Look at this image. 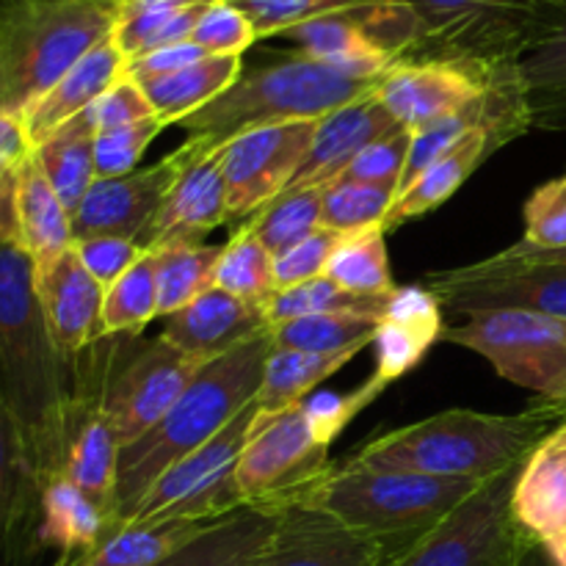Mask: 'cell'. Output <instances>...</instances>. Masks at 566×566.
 I'll use <instances>...</instances> for the list:
<instances>
[{
    "mask_svg": "<svg viewBox=\"0 0 566 566\" xmlns=\"http://www.w3.org/2000/svg\"><path fill=\"white\" fill-rule=\"evenodd\" d=\"M191 42L208 55H243L258 42V31L241 9L227 0H216L199 20Z\"/></svg>",
    "mask_w": 566,
    "mask_h": 566,
    "instance_id": "50",
    "label": "cell"
},
{
    "mask_svg": "<svg viewBox=\"0 0 566 566\" xmlns=\"http://www.w3.org/2000/svg\"><path fill=\"white\" fill-rule=\"evenodd\" d=\"M387 387L370 376L352 392L307 396L296 407L276 415H260L235 468V481L247 506L274 509L324 475L332 442L340 431L376 401Z\"/></svg>",
    "mask_w": 566,
    "mask_h": 566,
    "instance_id": "7",
    "label": "cell"
},
{
    "mask_svg": "<svg viewBox=\"0 0 566 566\" xmlns=\"http://www.w3.org/2000/svg\"><path fill=\"white\" fill-rule=\"evenodd\" d=\"M503 263H523V265H558V269H566V249L562 252H539V249H528L523 243H512L509 249L495 254Z\"/></svg>",
    "mask_w": 566,
    "mask_h": 566,
    "instance_id": "56",
    "label": "cell"
},
{
    "mask_svg": "<svg viewBox=\"0 0 566 566\" xmlns=\"http://www.w3.org/2000/svg\"><path fill=\"white\" fill-rule=\"evenodd\" d=\"M420 285L429 287L442 307L459 315L525 310L566 318V269L558 265L503 263L492 254L459 269L431 271Z\"/></svg>",
    "mask_w": 566,
    "mask_h": 566,
    "instance_id": "14",
    "label": "cell"
},
{
    "mask_svg": "<svg viewBox=\"0 0 566 566\" xmlns=\"http://www.w3.org/2000/svg\"><path fill=\"white\" fill-rule=\"evenodd\" d=\"M379 321V315L365 313L304 315V318L271 326V337H274L276 348L337 354L348 352V348H368L376 340Z\"/></svg>",
    "mask_w": 566,
    "mask_h": 566,
    "instance_id": "38",
    "label": "cell"
},
{
    "mask_svg": "<svg viewBox=\"0 0 566 566\" xmlns=\"http://www.w3.org/2000/svg\"><path fill=\"white\" fill-rule=\"evenodd\" d=\"M501 147H506V144H503L495 133H473L462 147H457L453 153H448L446 158L437 160V164L431 166V169H426L407 191H401L392 199L381 227H385V230H396V227L420 219V216L431 213L434 208L446 205L448 199L470 180V175Z\"/></svg>",
    "mask_w": 566,
    "mask_h": 566,
    "instance_id": "29",
    "label": "cell"
},
{
    "mask_svg": "<svg viewBox=\"0 0 566 566\" xmlns=\"http://www.w3.org/2000/svg\"><path fill=\"white\" fill-rule=\"evenodd\" d=\"M525 232L520 243L539 252L566 249V175L545 182L528 197L523 210Z\"/></svg>",
    "mask_w": 566,
    "mask_h": 566,
    "instance_id": "47",
    "label": "cell"
},
{
    "mask_svg": "<svg viewBox=\"0 0 566 566\" xmlns=\"http://www.w3.org/2000/svg\"><path fill=\"white\" fill-rule=\"evenodd\" d=\"M216 0H193L186 6H169V9H125L114 39L122 53L127 55V61L166 48V44L188 42L202 14Z\"/></svg>",
    "mask_w": 566,
    "mask_h": 566,
    "instance_id": "41",
    "label": "cell"
},
{
    "mask_svg": "<svg viewBox=\"0 0 566 566\" xmlns=\"http://www.w3.org/2000/svg\"><path fill=\"white\" fill-rule=\"evenodd\" d=\"M127 0H0V114L20 116L114 36Z\"/></svg>",
    "mask_w": 566,
    "mask_h": 566,
    "instance_id": "5",
    "label": "cell"
},
{
    "mask_svg": "<svg viewBox=\"0 0 566 566\" xmlns=\"http://www.w3.org/2000/svg\"><path fill=\"white\" fill-rule=\"evenodd\" d=\"M216 523V520H213ZM213 523L199 520H147V523H127L114 528L88 556L83 566H158L175 553H180L188 542L197 539Z\"/></svg>",
    "mask_w": 566,
    "mask_h": 566,
    "instance_id": "33",
    "label": "cell"
},
{
    "mask_svg": "<svg viewBox=\"0 0 566 566\" xmlns=\"http://www.w3.org/2000/svg\"><path fill=\"white\" fill-rule=\"evenodd\" d=\"M208 59L202 48L197 42H177V44H166V48L153 50V53H144L138 59L127 61V75L133 81H149V77H160V75H171L177 70H186V66L197 64V61Z\"/></svg>",
    "mask_w": 566,
    "mask_h": 566,
    "instance_id": "54",
    "label": "cell"
},
{
    "mask_svg": "<svg viewBox=\"0 0 566 566\" xmlns=\"http://www.w3.org/2000/svg\"><path fill=\"white\" fill-rule=\"evenodd\" d=\"M442 340L475 352L506 381L566 407V318L486 310L446 326Z\"/></svg>",
    "mask_w": 566,
    "mask_h": 566,
    "instance_id": "10",
    "label": "cell"
},
{
    "mask_svg": "<svg viewBox=\"0 0 566 566\" xmlns=\"http://www.w3.org/2000/svg\"><path fill=\"white\" fill-rule=\"evenodd\" d=\"M193 0H127L125 9H169V6H186Z\"/></svg>",
    "mask_w": 566,
    "mask_h": 566,
    "instance_id": "59",
    "label": "cell"
},
{
    "mask_svg": "<svg viewBox=\"0 0 566 566\" xmlns=\"http://www.w3.org/2000/svg\"><path fill=\"white\" fill-rule=\"evenodd\" d=\"M409 144H412V133L398 127V130L387 133V136L368 144V147H365L363 153L335 177V180L370 182V186H385L398 193L403 169H407ZM326 186H329V182H326Z\"/></svg>",
    "mask_w": 566,
    "mask_h": 566,
    "instance_id": "48",
    "label": "cell"
},
{
    "mask_svg": "<svg viewBox=\"0 0 566 566\" xmlns=\"http://www.w3.org/2000/svg\"><path fill=\"white\" fill-rule=\"evenodd\" d=\"M442 304L423 285L396 287L390 307L376 329V370L374 379L392 385L409 370L418 368L429 348L446 335Z\"/></svg>",
    "mask_w": 566,
    "mask_h": 566,
    "instance_id": "23",
    "label": "cell"
},
{
    "mask_svg": "<svg viewBox=\"0 0 566 566\" xmlns=\"http://www.w3.org/2000/svg\"><path fill=\"white\" fill-rule=\"evenodd\" d=\"M512 506L536 542L551 539L566 525V420L525 459Z\"/></svg>",
    "mask_w": 566,
    "mask_h": 566,
    "instance_id": "25",
    "label": "cell"
},
{
    "mask_svg": "<svg viewBox=\"0 0 566 566\" xmlns=\"http://www.w3.org/2000/svg\"><path fill=\"white\" fill-rule=\"evenodd\" d=\"M180 147L147 169L125 177H97L81 208L72 213V238H130L138 241L158 213L166 191L180 171Z\"/></svg>",
    "mask_w": 566,
    "mask_h": 566,
    "instance_id": "18",
    "label": "cell"
},
{
    "mask_svg": "<svg viewBox=\"0 0 566 566\" xmlns=\"http://www.w3.org/2000/svg\"><path fill=\"white\" fill-rule=\"evenodd\" d=\"M387 230L381 224L343 235L326 263L324 276L359 296H390L396 291L387 260Z\"/></svg>",
    "mask_w": 566,
    "mask_h": 566,
    "instance_id": "37",
    "label": "cell"
},
{
    "mask_svg": "<svg viewBox=\"0 0 566 566\" xmlns=\"http://www.w3.org/2000/svg\"><path fill=\"white\" fill-rule=\"evenodd\" d=\"M280 512L265 506H243L216 520L210 528L180 553L158 566H254L269 545Z\"/></svg>",
    "mask_w": 566,
    "mask_h": 566,
    "instance_id": "30",
    "label": "cell"
},
{
    "mask_svg": "<svg viewBox=\"0 0 566 566\" xmlns=\"http://www.w3.org/2000/svg\"><path fill=\"white\" fill-rule=\"evenodd\" d=\"M75 252L81 263L86 265L88 274L108 291L119 276H125L147 254V249L138 241H130V238L99 235L75 241Z\"/></svg>",
    "mask_w": 566,
    "mask_h": 566,
    "instance_id": "52",
    "label": "cell"
},
{
    "mask_svg": "<svg viewBox=\"0 0 566 566\" xmlns=\"http://www.w3.org/2000/svg\"><path fill=\"white\" fill-rule=\"evenodd\" d=\"M153 318H158V276L155 252L147 249V254L105 291L103 337H138Z\"/></svg>",
    "mask_w": 566,
    "mask_h": 566,
    "instance_id": "43",
    "label": "cell"
},
{
    "mask_svg": "<svg viewBox=\"0 0 566 566\" xmlns=\"http://www.w3.org/2000/svg\"><path fill=\"white\" fill-rule=\"evenodd\" d=\"M33 153L20 116L0 114V191L14 180L22 160Z\"/></svg>",
    "mask_w": 566,
    "mask_h": 566,
    "instance_id": "55",
    "label": "cell"
},
{
    "mask_svg": "<svg viewBox=\"0 0 566 566\" xmlns=\"http://www.w3.org/2000/svg\"><path fill=\"white\" fill-rule=\"evenodd\" d=\"M282 36L296 42L298 53L359 81H379L396 64V59L368 36L354 14L321 17L291 28Z\"/></svg>",
    "mask_w": 566,
    "mask_h": 566,
    "instance_id": "28",
    "label": "cell"
},
{
    "mask_svg": "<svg viewBox=\"0 0 566 566\" xmlns=\"http://www.w3.org/2000/svg\"><path fill=\"white\" fill-rule=\"evenodd\" d=\"M241 72L243 55H208V59L186 66V70L171 72V75L142 81V88L153 105L155 116L169 127L180 125L182 119L213 103L219 94H224L238 81Z\"/></svg>",
    "mask_w": 566,
    "mask_h": 566,
    "instance_id": "31",
    "label": "cell"
},
{
    "mask_svg": "<svg viewBox=\"0 0 566 566\" xmlns=\"http://www.w3.org/2000/svg\"><path fill=\"white\" fill-rule=\"evenodd\" d=\"M14 188L17 175L9 186L0 191V241H17V213H14ZM20 243V241H17Z\"/></svg>",
    "mask_w": 566,
    "mask_h": 566,
    "instance_id": "57",
    "label": "cell"
},
{
    "mask_svg": "<svg viewBox=\"0 0 566 566\" xmlns=\"http://www.w3.org/2000/svg\"><path fill=\"white\" fill-rule=\"evenodd\" d=\"M321 197L324 188H304V191L285 193L274 199L269 208L247 221L258 241L274 254V260L291 247H296L302 238L313 235L321 227Z\"/></svg>",
    "mask_w": 566,
    "mask_h": 566,
    "instance_id": "44",
    "label": "cell"
},
{
    "mask_svg": "<svg viewBox=\"0 0 566 566\" xmlns=\"http://www.w3.org/2000/svg\"><path fill=\"white\" fill-rule=\"evenodd\" d=\"M481 484L484 481L368 468L352 457L287 495L276 512L287 506L318 509L379 542L392 562L446 523Z\"/></svg>",
    "mask_w": 566,
    "mask_h": 566,
    "instance_id": "4",
    "label": "cell"
},
{
    "mask_svg": "<svg viewBox=\"0 0 566 566\" xmlns=\"http://www.w3.org/2000/svg\"><path fill=\"white\" fill-rule=\"evenodd\" d=\"M392 199H396L392 188L332 180L329 186H324V197H321V227H329L340 235H352L365 227L381 224Z\"/></svg>",
    "mask_w": 566,
    "mask_h": 566,
    "instance_id": "45",
    "label": "cell"
},
{
    "mask_svg": "<svg viewBox=\"0 0 566 566\" xmlns=\"http://www.w3.org/2000/svg\"><path fill=\"white\" fill-rule=\"evenodd\" d=\"M122 442L111 426L99 396L97 343L72 359L70 403L64 415V453L61 475L92 497L114 528L116 475H119Z\"/></svg>",
    "mask_w": 566,
    "mask_h": 566,
    "instance_id": "13",
    "label": "cell"
},
{
    "mask_svg": "<svg viewBox=\"0 0 566 566\" xmlns=\"http://www.w3.org/2000/svg\"><path fill=\"white\" fill-rule=\"evenodd\" d=\"M160 130H166V125L158 116H153L147 122H138V125L97 133V138H94L97 177H125L136 171L138 160L147 153L149 144L160 136Z\"/></svg>",
    "mask_w": 566,
    "mask_h": 566,
    "instance_id": "49",
    "label": "cell"
},
{
    "mask_svg": "<svg viewBox=\"0 0 566 566\" xmlns=\"http://www.w3.org/2000/svg\"><path fill=\"white\" fill-rule=\"evenodd\" d=\"M379 81L348 77L304 53L243 66L224 94L180 122L186 138L221 149L249 130L282 122H321L376 92Z\"/></svg>",
    "mask_w": 566,
    "mask_h": 566,
    "instance_id": "6",
    "label": "cell"
},
{
    "mask_svg": "<svg viewBox=\"0 0 566 566\" xmlns=\"http://www.w3.org/2000/svg\"><path fill=\"white\" fill-rule=\"evenodd\" d=\"M396 293V291H392ZM390 296H359V293L346 291L329 276H315V280L302 282V285L280 287L269 302L263 304L269 326L287 324V321L304 318V315L321 313H365V315H385L390 307Z\"/></svg>",
    "mask_w": 566,
    "mask_h": 566,
    "instance_id": "39",
    "label": "cell"
},
{
    "mask_svg": "<svg viewBox=\"0 0 566 566\" xmlns=\"http://www.w3.org/2000/svg\"><path fill=\"white\" fill-rule=\"evenodd\" d=\"M398 122L379 99V94L370 92L368 97H359L354 103L343 105L335 114L324 116L318 122L310 153L304 158L302 169L296 171L293 182L285 193L304 191V188H324L335 180L368 144L387 133L398 130ZM282 193V197H285Z\"/></svg>",
    "mask_w": 566,
    "mask_h": 566,
    "instance_id": "22",
    "label": "cell"
},
{
    "mask_svg": "<svg viewBox=\"0 0 566 566\" xmlns=\"http://www.w3.org/2000/svg\"><path fill=\"white\" fill-rule=\"evenodd\" d=\"M271 352L274 337L271 329H265L263 335L205 365L197 379L171 403L169 412L147 434L122 448L114 528L130 523L136 509L166 470L219 437L258 398Z\"/></svg>",
    "mask_w": 566,
    "mask_h": 566,
    "instance_id": "2",
    "label": "cell"
},
{
    "mask_svg": "<svg viewBox=\"0 0 566 566\" xmlns=\"http://www.w3.org/2000/svg\"><path fill=\"white\" fill-rule=\"evenodd\" d=\"M531 127L547 133L566 130V28L551 42L520 61Z\"/></svg>",
    "mask_w": 566,
    "mask_h": 566,
    "instance_id": "36",
    "label": "cell"
},
{
    "mask_svg": "<svg viewBox=\"0 0 566 566\" xmlns=\"http://www.w3.org/2000/svg\"><path fill=\"white\" fill-rule=\"evenodd\" d=\"M418 22L407 61L475 70L520 64L566 28V0H398Z\"/></svg>",
    "mask_w": 566,
    "mask_h": 566,
    "instance_id": "8",
    "label": "cell"
},
{
    "mask_svg": "<svg viewBox=\"0 0 566 566\" xmlns=\"http://www.w3.org/2000/svg\"><path fill=\"white\" fill-rule=\"evenodd\" d=\"M33 280L50 337L66 363L103 340L105 287L81 263L75 243L50 263L33 265Z\"/></svg>",
    "mask_w": 566,
    "mask_h": 566,
    "instance_id": "19",
    "label": "cell"
},
{
    "mask_svg": "<svg viewBox=\"0 0 566 566\" xmlns=\"http://www.w3.org/2000/svg\"><path fill=\"white\" fill-rule=\"evenodd\" d=\"M88 116H92L97 133H105L116 130V127L138 125V122L153 119L155 111L149 105L147 94H144L142 83L125 75L88 108Z\"/></svg>",
    "mask_w": 566,
    "mask_h": 566,
    "instance_id": "53",
    "label": "cell"
},
{
    "mask_svg": "<svg viewBox=\"0 0 566 566\" xmlns=\"http://www.w3.org/2000/svg\"><path fill=\"white\" fill-rule=\"evenodd\" d=\"M72 566H83V564H72Z\"/></svg>",
    "mask_w": 566,
    "mask_h": 566,
    "instance_id": "61",
    "label": "cell"
},
{
    "mask_svg": "<svg viewBox=\"0 0 566 566\" xmlns=\"http://www.w3.org/2000/svg\"><path fill=\"white\" fill-rule=\"evenodd\" d=\"M387 562V551L370 536L346 528L318 509L287 506L254 566H385Z\"/></svg>",
    "mask_w": 566,
    "mask_h": 566,
    "instance_id": "20",
    "label": "cell"
},
{
    "mask_svg": "<svg viewBox=\"0 0 566 566\" xmlns=\"http://www.w3.org/2000/svg\"><path fill=\"white\" fill-rule=\"evenodd\" d=\"M520 566H556V564L551 562V556H547V551L539 542V545H534L528 553H525V558L520 562Z\"/></svg>",
    "mask_w": 566,
    "mask_h": 566,
    "instance_id": "60",
    "label": "cell"
},
{
    "mask_svg": "<svg viewBox=\"0 0 566 566\" xmlns=\"http://www.w3.org/2000/svg\"><path fill=\"white\" fill-rule=\"evenodd\" d=\"M523 464L484 481L446 523L385 566H520L539 545L512 506Z\"/></svg>",
    "mask_w": 566,
    "mask_h": 566,
    "instance_id": "11",
    "label": "cell"
},
{
    "mask_svg": "<svg viewBox=\"0 0 566 566\" xmlns=\"http://www.w3.org/2000/svg\"><path fill=\"white\" fill-rule=\"evenodd\" d=\"M213 287L254 304H265L280 291L274 274V254L258 241L249 224H241V230L221 247Z\"/></svg>",
    "mask_w": 566,
    "mask_h": 566,
    "instance_id": "42",
    "label": "cell"
},
{
    "mask_svg": "<svg viewBox=\"0 0 566 566\" xmlns=\"http://www.w3.org/2000/svg\"><path fill=\"white\" fill-rule=\"evenodd\" d=\"M182 164L166 191L158 213L144 235V249L197 247L208 232L227 224V191L221 175V149L186 138L180 144Z\"/></svg>",
    "mask_w": 566,
    "mask_h": 566,
    "instance_id": "16",
    "label": "cell"
},
{
    "mask_svg": "<svg viewBox=\"0 0 566 566\" xmlns=\"http://www.w3.org/2000/svg\"><path fill=\"white\" fill-rule=\"evenodd\" d=\"M271 329L263 304L243 302L230 293L210 287L175 315H169L160 337L180 352L213 363L232 348Z\"/></svg>",
    "mask_w": 566,
    "mask_h": 566,
    "instance_id": "21",
    "label": "cell"
},
{
    "mask_svg": "<svg viewBox=\"0 0 566 566\" xmlns=\"http://www.w3.org/2000/svg\"><path fill=\"white\" fill-rule=\"evenodd\" d=\"M497 70V66H495ZM490 83V70L453 61H396L379 77L376 94L392 119L418 133L473 105Z\"/></svg>",
    "mask_w": 566,
    "mask_h": 566,
    "instance_id": "17",
    "label": "cell"
},
{
    "mask_svg": "<svg viewBox=\"0 0 566 566\" xmlns=\"http://www.w3.org/2000/svg\"><path fill=\"white\" fill-rule=\"evenodd\" d=\"M363 348H348L337 354H313V352H293V348H276L269 354L265 363L263 385L258 392V412L276 415L287 407L302 403L321 381L329 379L332 374L352 363Z\"/></svg>",
    "mask_w": 566,
    "mask_h": 566,
    "instance_id": "35",
    "label": "cell"
},
{
    "mask_svg": "<svg viewBox=\"0 0 566 566\" xmlns=\"http://www.w3.org/2000/svg\"><path fill=\"white\" fill-rule=\"evenodd\" d=\"M99 354V396L122 448L147 434L171 403L205 368L202 359L180 352L164 337H103Z\"/></svg>",
    "mask_w": 566,
    "mask_h": 566,
    "instance_id": "9",
    "label": "cell"
},
{
    "mask_svg": "<svg viewBox=\"0 0 566 566\" xmlns=\"http://www.w3.org/2000/svg\"><path fill=\"white\" fill-rule=\"evenodd\" d=\"M249 17L258 31V39L282 36L291 28L304 22L335 14H357L385 0H227Z\"/></svg>",
    "mask_w": 566,
    "mask_h": 566,
    "instance_id": "46",
    "label": "cell"
},
{
    "mask_svg": "<svg viewBox=\"0 0 566 566\" xmlns=\"http://www.w3.org/2000/svg\"><path fill=\"white\" fill-rule=\"evenodd\" d=\"M72 363L50 337L33 280V260L0 241V401L25 434L39 486L61 475Z\"/></svg>",
    "mask_w": 566,
    "mask_h": 566,
    "instance_id": "1",
    "label": "cell"
},
{
    "mask_svg": "<svg viewBox=\"0 0 566 566\" xmlns=\"http://www.w3.org/2000/svg\"><path fill=\"white\" fill-rule=\"evenodd\" d=\"M564 420V403L545 398H536L517 415L448 409L434 418L374 437L354 453V459L379 470L490 481L523 464Z\"/></svg>",
    "mask_w": 566,
    "mask_h": 566,
    "instance_id": "3",
    "label": "cell"
},
{
    "mask_svg": "<svg viewBox=\"0 0 566 566\" xmlns=\"http://www.w3.org/2000/svg\"><path fill=\"white\" fill-rule=\"evenodd\" d=\"M14 213L17 241L33 260V265L50 263L75 243L70 210L53 191L33 153L17 169Z\"/></svg>",
    "mask_w": 566,
    "mask_h": 566,
    "instance_id": "27",
    "label": "cell"
},
{
    "mask_svg": "<svg viewBox=\"0 0 566 566\" xmlns=\"http://www.w3.org/2000/svg\"><path fill=\"white\" fill-rule=\"evenodd\" d=\"M542 547L547 551V556H551V562L556 566H566V525L558 534H553L551 539L542 542Z\"/></svg>",
    "mask_w": 566,
    "mask_h": 566,
    "instance_id": "58",
    "label": "cell"
},
{
    "mask_svg": "<svg viewBox=\"0 0 566 566\" xmlns=\"http://www.w3.org/2000/svg\"><path fill=\"white\" fill-rule=\"evenodd\" d=\"M254 420H258V401L249 403L219 437L166 470L136 509L130 523H147V520L213 523L247 506L238 490L235 468L254 431Z\"/></svg>",
    "mask_w": 566,
    "mask_h": 566,
    "instance_id": "12",
    "label": "cell"
},
{
    "mask_svg": "<svg viewBox=\"0 0 566 566\" xmlns=\"http://www.w3.org/2000/svg\"><path fill=\"white\" fill-rule=\"evenodd\" d=\"M340 232L329 230V227H318L313 235L302 238L296 247H291L287 252H282L274 260V274H276V287H291L302 285V282L315 280V276H324L326 263H329L332 252L340 243Z\"/></svg>",
    "mask_w": 566,
    "mask_h": 566,
    "instance_id": "51",
    "label": "cell"
},
{
    "mask_svg": "<svg viewBox=\"0 0 566 566\" xmlns=\"http://www.w3.org/2000/svg\"><path fill=\"white\" fill-rule=\"evenodd\" d=\"M127 75V55L116 44V39H105L103 44L83 55L42 99L22 114L28 142L36 149L44 138L53 136L59 127L92 108L114 83Z\"/></svg>",
    "mask_w": 566,
    "mask_h": 566,
    "instance_id": "24",
    "label": "cell"
},
{
    "mask_svg": "<svg viewBox=\"0 0 566 566\" xmlns=\"http://www.w3.org/2000/svg\"><path fill=\"white\" fill-rule=\"evenodd\" d=\"M318 122H282L258 127L221 147L227 221H243L280 199L302 169Z\"/></svg>",
    "mask_w": 566,
    "mask_h": 566,
    "instance_id": "15",
    "label": "cell"
},
{
    "mask_svg": "<svg viewBox=\"0 0 566 566\" xmlns=\"http://www.w3.org/2000/svg\"><path fill=\"white\" fill-rule=\"evenodd\" d=\"M36 517V545L59 551V566L81 562L111 534V520L105 517L103 509L64 475L44 481Z\"/></svg>",
    "mask_w": 566,
    "mask_h": 566,
    "instance_id": "26",
    "label": "cell"
},
{
    "mask_svg": "<svg viewBox=\"0 0 566 566\" xmlns=\"http://www.w3.org/2000/svg\"><path fill=\"white\" fill-rule=\"evenodd\" d=\"M39 486L25 434L0 401V558L9 556L17 536L39 512Z\"/></svg>",
    "mask_w": 566,
    "mask_h": 566,
    "instance_id": "32",
    "label": "cell"
},
{
    "mask_svg": "<svg viewBox=\"0 0 566 566\" xmlns=\"http://www.w3.org/2000/svg\"><path fill=\"white\" fill-rule=\"evenodd\" d=\"M153 252L155 276H158V315L164 318L213 287L221 247L197 243V247H166Z\"/></svg>",
    "mask_w": 566,
    "mask_h": 566,
    "instance_id": "40",
    "label": "cell"
},
{
    "mask_svg": "<svg viewBox=\"0 0 566 566\" xmlns=\"http://www.w3.org/2000/svg\"><path fill=\"white\" fill-rule=\"evenodd\" d=\"M94 138H97V127H94L88 111L66 122L64 127L44 138L33 155H36L39 166H42L44 177L50 180L53 191L70 210V216L81 208L83 197L88 188L97 180V169H94Z\"/></svg>",
    "mask_w": 566,
    "mask_h": 566,
    "instance_id": "34",
    "label": "cell"
}]
</instances>
